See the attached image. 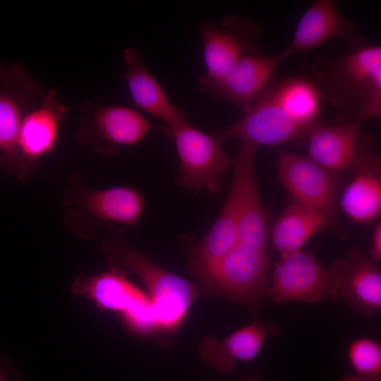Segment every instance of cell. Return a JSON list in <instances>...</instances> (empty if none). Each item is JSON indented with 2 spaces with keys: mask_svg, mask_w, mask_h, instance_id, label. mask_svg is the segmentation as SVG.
Masks as SVG:
<instances>
[{
  "mask_svg": "<svg viewBox=\"0 0 381 381\" xmlns=\"http://www.w3.org/2000/svg\"><path fill=\"white\" fill-rule=\"evenodd\" d=\"M305 71L323 100L339 111L334 121L363 124L380 118V46L368 44L339 57L320 56Z\"/></svg>",
  "mask_w": 381,
  "mask_h": 381,
  "instance_id": "cell-1",
  "label": "cell"
},
{
  "mask_svg": "<svg viewBox=\"0 0 381 381\" xmlns=\"http://www.w3.org/2000/svg\"><path fill=\"white\" fill-rule=\"evenodd\" d=\"M112 269L136 274L146 286L157 329H169L184 317L194 297L193 286L183 278L167 272L116 237L103 245Z\"/></svg>",
  "mask_w": 381,
  "mask_h": 381,
  "instance_id": "cell-2",
  "label": "cell"
},
{
  "mask_svg": "<svg viewBox=\"0 0 381 381\" xmlns=\"http://www.w3.org/2000/svg\"><path fill=\"white\" fill-rule=\"evenodd\" d=\"M65 222L68 228L83 238L92 237L95 226L112 222L134 227L144 207L142 193L130 186L92 190L85 187L67 190Z\"/></svg>",
  "mask_w": 381,
  "mask_h": 381,
  "instance_id": "cell-3",
  "label": "cell"
},
{
  "mask_svg": "<svg viewBox=\"0 0 381 381\" xmlns=\"http://www.w3.org/2000/svg\"><path fill=\"white\" fill-rule=\"evenodd\" d=\"M180 162L177 183L185 189L198 193L205 190L216 193L222 185L233 159L223 150L222 141L185 121L172 128Z\"/></svg>",
  "mask_w": 381,
  "mask_h": 381,
  "instance_id": "cell-4",
  "label": "cell"
},
{
  "mask_svg": "<svg viewBox=\"0 0 381 381\" xmlns=\"http://www.w3.org/2000/svg\"><path fill=\"white\" fill-rule=\"evenodd\" d=\"M76 138L83 145L104 155L116 154L121 146L138 143L152 124L137 111L120 105L97 106L83 101Z\"/></svg>",
  "mask_w": 381,
  "mask_h": 381,
  "instance_id": "cell-5",
  "label": "cell"
},
{
  "mask_svg": "<svg viewBox=\"0 0 381 381\" xmlns=\"http://www.w3.org/2000/svg\"><path fill=\"white\" fill-rule=\"evenodd\" d=\"M44 92L21 64L0 62V168L15 176L17 143L23 119Z\"/></svg>",
  "mask_w": 381,
  "mask_h": 381,
  "instance_id": "cell-6",
  "label": "cell"
},
{
  "mask_svg": "<svg viewBox=\"0 0 381 381\" xmlns=\"http://www.w3.org/2000/svg\"><path fill=\"white\" fill-rule=\"evenodd\" d=\"M267 293L277 303L334 302L340 298L334 272L324 267L313 254L301 250L281 254Z\"/></svg>",
  "mask_w": 381,
  "mask_h": 381,
  "instance_id": "cell-7",
  "label": "cell"
},
{
  "mask_svg": "<svg viewBox=\"0 0 381 381\" xmlns=\"http://www.w3.org/2000/svg\"><path fill=\"white\" fill-rule=\"evenodd\" d=\"M279 183L295 202L322 214L329 226L338 222V172L327 169L308 157L285 151L276 157Z\"/></svg>",
  "mask_w": 381,
  "mask_h": 381,
  "instance_id": "cell-8",
  "label": "cell"
},
{
  "mask_svg": "<svg viewBox=\"0 0 381 381\" xmlns=\"http://www.w3.org/2000/svg\"><path fill=\"white\" fill-rule=\"evenodd\" d=\"M72 291L91 300L101 310L119 313L134 330L147 332L157 329L149 296L119 270L80 276L74 281Z\"/></svg>",
  "mask_w": 381,
  "mask_h": 381,
  "instance_id": "cell-9",
  "label": "cell"
},
{
  "mask_svg": "<svg viewBox=\"0 0 381 381\" xmlns=\"http://www.w3.org/2000/svg\"><path fill=\"white\" fill-rule=\"evenodd\" d=\"M268 274L267 250L238 243L205 282L229 298L255 305L265 297Z\"/></svg>",
  "mask_w": 381,
  "mask_h": 381,
  "instance_id": "cell-10",
  "label": "cell"
},
{
  "mask_svg": "<svg viewBox=\"0 0 381 381\" xmlns=\"http://www.w3.org/2000/svg\"><path fill=\"white\" fill-rule=\"evenodd\" d=\"M200 32L208 78H218L243 58L260 54V26L246 16L231 14L217 25L202 23Z\"/></svg>",
  "mask_w": 381,
  "mask_h": 381,
  "instance_id": "cell-11",
  "label": "cell"
},
{
  "mask_svg": "<svg viewBox=\"0 0 381 381\" xmlns=\"http://www.w3.org/2000/svg\"><path fill=\"white\" fill-rule=\"evenodd\" d=\"M309 128L294 120L263 90L239 120L215 130L214 135L222 142L236 139L257 148L301 138Z\"/></svg>",
  "mask_w": 381,
  "mask_h": 381,
  "instance_id": "cell-12",
  "label": "cell"
},
{
  "mask_svg": "<svg viewBox=\"0 0 381 381\" xmlns=\"http://www.w3.org/2000/svg\"><path fill=\"white\" fill-rule=\"evenodd\" d=\"M68 111L54 88L42 96L40 102L24 116L17 143L15 176L25 179L40 159L52 153L58 143L60 125Z\"/></svg>",
  "mask_w": 381,
  "mask_h": 381,
  "instance_id": "cell-13",
  "label": "cell"
},
{
  "mask_svg": "<svg viewBox=\"0 0 381 381\" xmlns=\"http://www.w3.org/2000/svg\"><path fill=\"white\" fill-rule=\"evenodd\" d=\"M257 148L241 144L234 159L231 188L234 190L238 212V243L267 250L270 217L260 197L255 173Z\"/></svg>",
  "mask_w": 381,
  "mask_h": 381,
  "instance_id": "cell-14",
  "label": "cell"
},
{
  "mask_svg": "<svg viewBox=\"0 0 381 381\" xmlns=\"http://www.w3.org/2000/svg\"><path fill=\"white\" fill-rule=\"evenodd\" d=\"M285 59L282 52L275 55L247 56L218 78L201 76L198 83L202 90L230 102L244 114Z\"/></svg>",
  "mask_w": 381,
  "mask_h": 381,
  "instance_id": "cell-15",
  "label": "cell"
},
{
  "mask_svg": "<svg viewBox=\"0 0 381 381\" xmlns=\"http://www.w3.org/2000/svg\"><path fill=\"white\" fill-rule=\"evenodd\" d=\"M335 38L344 41L351 51L368 44L356 26L343 17L336 1L316 0L298 20L291 41L282 53L286 58L307 54Z\"/></svg>",
  "mask_w": 381,
  "mask_h": 381,
  "instance_id": "cell-16",
  "label": "cell"
},
{
  "mask_svg": "<svg viewBox=\"0 0 381 381\" xmlns=\"http://www.w3.org/2000/svg\"><path fill=\"white\" fill-rule=\"evenodd\" d=\"M308 157L335 172L349 169L362 155L373 150V138L353 122L320 121L307 133Z\"/></svg>",
  "mask_w": 381,
  "mask_h": 381,
  "instance_id": "cell-17",
  "label": "cell"
},
{
  "mask_svg": "<svg viewBox=\"0 0 381 381\" xmlns=\"http://www.w3.org/2000/svg\"><path fill=\"white\" fill-rule=\"evenodd\" d=\"M329 269L338 283L340 297L350 307L366 317L381 310V272L369 255L353 247L346 257L338 259Z\"/></svg>",
  "mask_w": 381,
  "mask_h": 381,
  "instance_id": "cell-18",
  "label": "cell"
},
{
  "mask_svg": "<svg viewBox=\"0 0 381 381\" xmlns=\"http://www.w3.org/2000/svg\"><path fill=\"white\" fill-rule=\"evenodd\" d=\"M123 59L126 73L122 78L128 85L133 103L147 114L161 119L164 123L162 131L169 136L174 127L187 121L186 111L170 102L136 48H126Z\"/></svg>",
  "mask_w": 381,
  "mask_h": 381,
  "instance_id": "cell-19",
  "label": "cell"
},
{
  "mask_svg": "<svg viewBox=\"0 0 381 381\" xmlns=\"http://www.w3.org/2000/svg\"><path fill=\"white\" fill-rule=\"evenodd\" d=\"M353 173L339 201L343 212L353 221L369 222L381 212V161L373 150L360 156L349 168Z\"/></svg>",
  "mask_w": 381,
  "mask_h": 381,
  "instance_id": "cell-20",
  "label": "cell"
},
{
  "mask_svg": "<svg viewBox=\"0 0 381 381\" xmlns=\"http://www.w3.org/2000/svg\"><path fill=\"white\" fill-rule=\"evenodd\" d=\"M238 243V204L231 188L218 217L194 250L191 260L193 271L205 280Z\"/></svg>",
  "mask_w": 381,
  "mask_h": 381,
  "instance_id": "cell-21",
  "label": "cell"
},
{
  "mask_svg": "<svg viewBox=\"0 0 381 381\" xmlns=\"http://www.w3.org/2000/svg\"><path fill=\"white\" fill-rule=\"evenodd\" d=\"M280 328L272 323L255 322L245 326L220 342L213 339L205 341L203 359L222 373L231 371L234 360L251 361L257 356L267 336H276Z\"/></svg>",
  "mask_w": 381,
  "mask_h": 381,
  "instance_id": "cell-22",
  "label": "cell"
},
{
  "mask_svg": "<svg viewBox=\"0 0 381 381\" xmlns=\"http://www.w3.org/2000/svg\"><path fill=\"white\" fill-rule=\"evenodd\" d=\"M263 90L299 123L310 128L319 122L323 99L306 72L282 79L272 78Z\"/></svg>",
  "mask_w": 381,
  "mask_h": 381,
  "instance_id": "cell-23",
  "label": "cell"
},
{
  "mask_svg": "<svg viewBox=\"0 0 381 381\" xmlns=\"http://www.w3.org/2000/svg\"><path fill=\"white\" fill-rule=\"evenodd\" d=\"M328 226L319 212L295 202L283 210L273 224L272 241L281 254L300 250L313 235Z\"/></svg>",
  "mask_w": 381,
  "mask_h": 381,
  "instance_id": "cell-24",
  "label": "cell"
},
{
  "mask_svg": "<svg viewBox=\"0 0 381 381\" xmlns=\"http://www.w3.org/2000/svg\"><path fill=\"white\" fill-rule=\"evenodd\" d=\"M348 358L353 373L341 381H381V347L373 339L362 337L352 341Z\"/></svg>",
  "mask_w": 381,
  "mask_h": 381,
  "instance_id": "cell-25",
  "label": "cell"
},
{
  "mask_svg": "<svg viewBox=\"0 0 381 381\" xmlns=\"http://www.w3.org/2000/svg\"><path fill=\"white\" fill-rule=\"evenodd\" d=\"M370 259L375 263L381 261V222H377L374 227L372 238V246L369 255Z\"/></svg>",
  "mask_w": 381,
  "mask_h": 381,
  "instance_id": "cell-26",
  "label": "cell"
},
{
  "mask_svg": "<svg viewBox=\"0 0 381 381\" xmlns=\"http://www.w3.org/2000/svg\"><path fill=\"white\" fill-rule=\"evenodd\" d=\"M0 381H6L4 374L3 373L2 368L0 366Z\"/></svg>",
  "mask_w": 381,
  "mask_h": 381,
  "instance_id": "cell-27",
  "label": "cell"
},
{
  "mask_svg": "<svg viewBox=\"0 0 381 381\" xmlns=\"http://www.w3.org/2000/svg\"><path fill=\"white\" fill-rule=\"evenodd\" d=\"M248 381H253V380H248Z\"/></svg>",
  "mask_w": 381,
  "mask_h": 381,
  "instance_id": "cell-28",
  "label": "cell"
}]
</instances>
